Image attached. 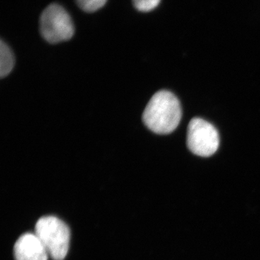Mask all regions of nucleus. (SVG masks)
Here are the masks:
<instances>
[{"instance_id":"1","label":"nucleus","mask_w":260,"mask_h":260,"mask_svg":"<svg viewBox=\"0 0 260 260\" xmlns=\"http://www.w3.org/2000/svg\"><path fill=\"white\" fill-rule=\"evenodd\" d=\"M181 116V104L177 97L168 90H160L147 104L143 121L154 133L167 135L177 129Z\"/></svg>"},{"instance_id":"2","label":"nucleus","mask_w":260,"mask_h":260,"mask_svg":"<svg viewBox=\"0 0 260 260\" xmlns=\"http://www.w3.org/2000/svg\"><path fill=\"white\" fill-rule=\"evenodd\" d=\"M36 235L54 260H63L69 249V228L60 219L46 216L39 219L36 225Z\"/></svg>"},{"instance_id":"3","label":"nucleus","mask_w":260,"mask_h":260,"mask_svg":"<svg viewBox=\"0 0 260 260\" xmlns=\"http://www.w3.org/2000/svg\"><path fill=\"white\" fill-rule=\"evenodd\" d=\"M40 32L47 42L58 44L70 40L74 35L75 28L68 12L60 5L52 4L42 13Z\"/></svg>"},{"instance_id":"4","label":"nucleus","mask_w":260,"mask_h":260,"mask_svg":"<svg viewBox=\"0 0 260 260\" xmlns=\"http://www.w3.org/2000/svg\"><path fill=\"white\" fill-rule=\"evenodd\" d=\"M186 143L189 150L195 155L211 156L220 145L218 130L208 121L194 118L188 125Z\"/></svg>"},{"instance_id":"5","label":"nucleus","mask_w":260,"mask_h":260,"mask_svg":"<svg viewBox=\"0 0 260 260\" xmlns=\"http://www.w3.org/2000/svg\"><path fill=\"white\" fill-rule=\"evenodd\" d=\"M16 260H47V249L36 234H28L21 236L14 246Z\"/></svg>"},{"instance_id":"6","label":"nucleus","mask_w":260,"mask_h":260,"mask_svg":"<svg viewBox=\"0 0 260 260\" xmlns=\"http://www.w3.org/2000/svg\"><path fill=\"white\" fill-rule=\"evenodd\" d=\"M15 65V56L13 51L6 43H0V77L4 78L13 70Z\"/></svg>"},{"instance_id":"7","label":"nucleus","mask_w":260,"mask_h":260,"mask_svg":"<svg viewBox=\"0 0 260 260\" xmlns=\"http://www.w3.org/2000/svg\"><path fill=\"white\" fill-rule=\"evenodd\" d=\"M107 0H77L78 6L88 13H93L101 9L107 3Z\"/></svg>"},{"instance_id":"8","label":"nucleus","mask_w":260,"mask_h":260,"mask_svg":"<svg viewBox=\"0 0 260 260\" xmlns=\"http://www.w3.org/2000/svg\"><path fill=\"white\" fill-rule=\"evenodd\" d=\"M137 10L140 12H150L160 4V0H133Z\"/></svg>"}]
</instances>
